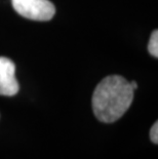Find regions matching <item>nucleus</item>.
<instances>
[{
	"mask_svg": "<svg viewBox=\"0 0 158 159\" xmlns=\"http://www.w3.org/2000/svg\"><path fill=\"white\" fill-rule=\"evenodd\" d=\"M133 100V89L125 78L119 75L105 77L93 94V110L102 122L112 123L129 110Z\"/></svg>",
	"mask_w": 158,
	"mask_h": 159,
	"instance_id": "nucleus-1",
	"label": "nucleus"
},
{
	"mask_svg": "<svg viewBox=\"0 0 158 159\" xmlns=\"http://www.w3.org/2000/svg\"><path fill=\"white\" fill-rule=\"evenodd\" d=\"M12 6L19 15L34 21H49L56 13L49 0H12Z\"/></svg>",
	"mask_w": 158,
	"mask_h": 159,
	"instance_id": "nucleus-2",
	"label": "nucleus"
},
{
	"mask_svg": "<svg viewBox=\"0 0 158 159\" xmlns=\"http://www.w3.org/2000/svg\"><path fill=\"white\" fill-rule=\"evenodd\" d=\"M16 65L11 59L0 57V96L12 97L20 90L16 78Z\"/></svg>",
	"mask_w": 158,
	"mask_h": 159,
	"instance_id": "nucleus-3",
	"label": "nucleus"
},
{
	"mask_svg": "<svg viewBox=\"0 0 158 159\" xmlns=\"http://www.w3.org/2000/svg\"><path fill=\"white\" fill-rule=\"evenodd\" d=\"M148 50L154 57H158V31L154 30L151 34L149 43H148Z\"/></svg>",
	"mask_w": 158,
	"mask_h": 159,
	"instance_id": "nucleus-4",
	"label": "nucleus"
},
{
	"mask_svg": "<svg viewBox=\"0 0 158 159\" xmlns=\"http://www.w3.org/2000/svg\"><path fill=\"white\" fill-rule=\"evenodd\" d=\"M150 139L153 144H155V145L158 144V123H157V121L152 125V127H151V129H150Z\"/></svg>",
	"mask_w": 158,
	"mask_h": 159,
	"instance_id": "nucleus-5",
	"label": "nucleus"
},
{
	"mask_svg": "<svg viewBox=\"0 0 158 159\" xmlns=\"http://www.w3.org/2000/svg\"><path fill=\"white\" fill-rule=\"evenodd\" d=\"M129 83H130V86L133 87V90L138 89V84H137L136 81H132V82H129Z\"/></svg>",
	"mask_w": 158,
	"mask_h": 159,
	"instance_id": "nucleus-6",
	"label": "nucleus"
}]
</instances>
